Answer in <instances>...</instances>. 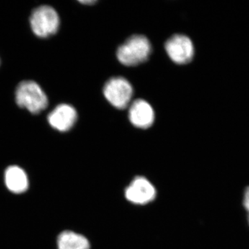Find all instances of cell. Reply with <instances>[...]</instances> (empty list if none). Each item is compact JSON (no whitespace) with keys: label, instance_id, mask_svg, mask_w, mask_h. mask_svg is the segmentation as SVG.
Wrapping results in <instances>:
<instances>
[{"label":"cell","instance_id":"obj_3","mask_svg":"<svg viewBox=\"0 0 249 249\" xmlns=\"http://www.w3.org/2000/svg\"><path fill=\"white\" fill-rule=\"evenodd\" d=\"M30 24L31 29L36 36L47 37L58 31L60 18L53 8L47 5H42L33 11Z\"/></svg>","mask_w":249,"mask_h":249},{"label":"cell","instance_id":"obj_5","mask_svg":"<svg viewBox=\"0 0 249 249\" xmlns=\"http://www.w3.org/2000/svg\"><path fill=\"white\" fill-rule=\"evenodd\" d=\"M165 51L175 63L184 65L193 60L194 46L189 37L184 35H175L165 42Z\"/></svg>","mask_w":249,"mask_h":249},{"label":"cell","instance_id":"obj_12","mask_svg":"<svg viewBox=\"0 0 249 249\" xmlns=\"http://www.w3.org/2000/svg\"><path fill=\"white\" fill-rule=\"evenodd\" d=\"M80 3L84 4H93L96 2V1H93V0H89V1H80Z\"/></svg>","mask_w":249,"mask_h":249},{"label":"cell","instance_id":"obj_8","mask_svg":"<svg viewBox=\"0 0 249 249\" xmlns=\"http://www.w3.org/2000/svg\"><path fill=\"white\" fill-rule=\"evenodd\" d=\"M77 119L76 109L67 104L59 105L48 116L49 124L60 132H67L71 129Z\"/></svg>","mask_w":249,"mask_h":249},{"label":"cell","instance_id":"obj_2","mask_svg":"<svg viewBox=\"0 0 249 249\" xmlns=\"http://www.w3.org/2000/svg\"><path fill=\"white\" fill-rule=\"evenodd\" d=\"M16 103L32 114H38L48 106V98L42 88L31 80L23 81L18 85L16 92Z\"/></svg>","mask_w":249,"mask_h":249},{"label":"cell","instance_id":"obj_11","mask_svg":"<svg viewBox=\"0 0 249 249\" xmlns=\"http://www.w3.org/2000/svg\"><path fill=\"white\" fill-rule=\"evenodd\" d=\"M244 206H245L246 211L248 213V219L249 223V187L246 188L245 191V196H244L243 201Z\"/></svg>","mask_w":249,"mask_h":249},{"label":"cell","instance_id":"obj_9","mask_svg":"<svg viewBox=\"0 0 249 249\" xmlns=\"http://www.w3.org/2000/svg\"><path fill=\"white\" fill-rule=\"evenodd\" d=\"M4 178L8 189L16 194L24 193L29 187L27 174L17 165H12L6 169Z\"/></svg>","mask_w":249,"mask_h":249},{"label":"cell","instance_id":"obj_7","mask_svg":"<svg viewBox=\"0 0 249 249\" xmlns=\"http://www.w3.org/2000/svg\"><path fill=\"white\" fill-rule=\"evenodd\" d=\"M155 118L153 108L144 100H136L129 106V119L136 127L147 129L151 127Z\"/></svg>","mask_w":249,"mask_h":249},{"label":"cell","instance_id":"obj_4","mask_svg":"<svg viewBox=\"0 0 249 249\" xmlns=\"http://www.w3.org/2000/svg\"><path fill=\"white\" fill-rule=\"evenodd\" d=\"M103 94L111 105L119 109L128 107L133 96V88L123 77L110 78L105 85Z\"/></svg>","mask_w":249,"mask_h":249},{"label":"cell","instance_id":"obj_1","mask_svg":"<svg viewBox=\"0 0 249 249\" xmlns=\"http://www.w3.org/2000/svg\"><path fill=\"white\" fill-rule=\"evenodd\" d=\"M151 51V44L145 36L134 35L118 48L116 55L124 66L133 67L146 61Z\"/></svg>","mask_w":249,"mask_h":249},{"label":"cell","instance_id":"obj_10","mask_svg":"<svg viewBox=\"0 0 249 249\" xmlns=\"http://www.w3.org/2000/svg\"><path fill=\"white\" fill-rule=\"evenodd\" d=\"M58 249H89L90 244L84 236L66 231L58 236Z\"/></svg>","mask_w":249,"mask_h":249},{"label":"cell","instance_id":"obj_6","mask_svg":"<svg viewBox=\"0 0 249 249\" xmlns=\"http://www.w3.org/2000/svg\"><path fill=\"white\" fill-rule=\"evenodd\" d=\"M124 196L133 204H146L155 199L156 189L147 178L137 177L126 188Z\"/></svg>","mask_w":249,"mask_h":249}]
</instances>
